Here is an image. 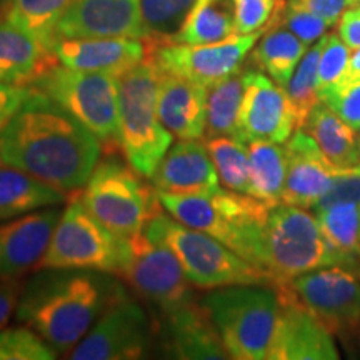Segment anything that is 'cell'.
<instances>
[{"instance_id":"6da1fadb","label":"cell","mask_w":360,"mask_h":360,"mask_svg":"<svg viewBox=\"0 0 360 360\" xmlns=\"http://www.w3.org/2000/svg\"><path fill=\"white\" fill-rule=\"evenodd\" d=\"M101 155L102 143L96 135L32 85L0 132L2 164L64 192L82 188Z\"/></svg>"},{"instance_id":"7a4b0ae2","label":"cell","mask_w":360,"mask_h":360,"mask_svg":"<svg viewBox=\"0 0 360 360\" xmlns=\"http://www.w3.org/2000/svg\"><path fill=\"white\" fill-rule=\"evenodd\" d=\"M129 295L112 272L37 269L22 285L17 321L32 328L57 354L70 352L110 305Z\"/></svg>"},{"instance_id":"3957f363","label":"cell","mask_w":360,"mask_h":360,"mask_svg":"<svg viewBox=\"0 0 360 360\" xmlns=\"http://www.w3.org/2000/svg\"><path fill=\"white\" fill-rule=\"evenodd\" d=\"M157 193L162 209L180 224L209 233L262 269V231L270 210L265 202L229 188L202 195Z\"/></svg>"},{"instance_id":"277c9868","label":"cell","mask_w":360,"mask_h":360,"mask_svg":"<svg viewBox=\"0 0 360 360\" xmlns=\"http://www.w3.org/2000/svg\"><path fill=\"white\" fill-rule=\"evenodd\" d=\"M200 304L229 357L269 360L281 314L276 287L262 283L220 287L202 297Z\"/></svg>"},{"instance_id":"5b68a950","label":"cell","mask_w":360,"mask_h":360,"mask_svg":"<svg viewBox=\"0 0 360 360\" xmlns=\"http://www.w3.org/2000/svg\"><path fill=\"white\" fill-rule=\"evenodd\" d=\"M143 232L174 252L188 282L197 289L214 290L249 283L276 285L267 272L242 259L217 238L180 224L162 210L148 220Z\"/></svg>"},{"instance_id":"8992f818","label":"cell","mask_w":360,"mask_h":360,"mask_svg":"<svg viewBox=\"0 0 360 360\" xmlns=\"http://www.w3.org/2000/svg\"><path fill=\"white\" fill-rule=\"evenodd\" d=\"M162 74L164 72L148 53L146 60L119 77L120 150L130 167L148 179L167 154L174 139L157 112Z\"/></svg>"},{"instance_id":"52a82bcc","label":"cell","mask_w":360,"mask_h":360,"mask_svg":"<svg viewBox=\"0 0 360 360\" xmlns=\"http://www.w3.org/2000/svg\"><path fill=\"white\" fill-rule=\"evenodd\" d=\"M332 265L350 269L323 237L314 214L289 204L270 207L262 231V270L276 285Z\"/></svg>"},{"instance_id":"ba28073f","label":"cell","mask_w":360,"mask_h":360,"mask_svg":"<svg viewBox=\"0 0 360 360\" xmlns=\"http://www.w3.org/2000/svg\"><path fill=\"white\" fill-rule=\"evenodd\" d=\"M80 200L98 222L122 238L141 233L162 210L155 187L147 186L137 170L115 157L97 164Z\"/></svg>"},{"instance_id":"9c48e42d","label":"cell","mask_w":360,"mask_h":360,"mask_svg":"<svg viewBox=\"0 0 360 360\" xmlns=\"http://www.w3.org/2000/svg\"><path fill=\"white\" fill-rule=\"evenodd\" d=\"M32 87L60 103L96 135L107 150L120 148L119 77L56 64L44 72Z\"/></svg>"},{"instance_id":"30bf717a","label":"cell","mask_w":360,"mask_h":360,"mask_svg":"<svg viewBox=\"0 0 360 360\" xmlns=\"http://www.w3.org/2000/svg\"><path fill=\"white\" fill-rule=\"evenodd\" d=\"M125 260V238L115 236L89 212L80 197L62 210L37 269H92L119 276Z\"/></svg>"},{"instance_id":"8fae6325","label":"cell","mask_w":360,"mask_h":360,"mask_svg":"<svg viewBox=\"0 0 360 360\" xmlns=\"http://www.w3.org/2000/svg\"><path fill=\"white\" fill-rule=\"evenodd\" d=\"M119 276L154 307L155 314L195 300L192 283L174 252L143 231L125 238V260Z\"/></svg>"},{"instance_id":"7c38bea8","label":"cell","mask_w":360,"mask_h":360,"mask_svg":"<svg viewBox=\"0 0 360 360\" xmlns=\"http://www.w3.org/2000/svg\"><path fill=\"white\" fill-rule=\"evenodd\" d=\"M264 32L233 34L231 37L212 44L188 45L177 42H148V53L165 74L192 80L212 87L220 80L242 70L247 56Z\"/></svg>"},{"instance_id":"4fadbf2b","label":"cell","mask_w":360,"mask_h":360,"mask_svg":"<svg viewBox=\"0 0 360 360\" xmlns=\"http://www.w3.org/2000/svg\"><path fill=\"white\" fill-rule=\"evenodd\" d=\"M155 327L146 309L127 295L110 305L82 340L70 350L72 360H135L147 357Z\"/></svg>"},{"instance_id":"5bb4252c","label":"cell","mask_w":360,"mask_h":360,"mask_svg":"<svg viewBox=\"0 0 360 360\" xmlns=\"http://www.w3.org/2000/svg\"><path fill=\"white\" fill-rule=\"evenodd\" d=\"M289 285L297 299L332 334L349 337L357 332L360 322V276L357 272L332 265L292 278Z\"/></svg>"},{"instance_id":"9a60e30c","label":"cell","mask_w":360,"mask_h":360,"mask_svg":"<svg viewBox=\"0 0 360 360\" xmlns=\"http://www.w3.org/2000/svg\"><path fill=\"white\" fill-rule=\"evenodd\" d=\"M295 130V115L285 89L262 70L245 69L237 139L245 143L255 141L285 143Z\"/></svg>"},{"instance_id":"2e32d148","label":"cell","mask_w":360,"mask_h":360,"mask_svg":"<svg viewBox=\"0 0 360 360\" xmlns=\"http://www.w3.org/2000/svg\"><path fill=\"white\" fill-rule=\"evenodd\" d=\"M274 287L281 300V314L269 360L339 359L334 334L297 299L289 282Z\"/></svg>"},{"instance_id":"e0dca14e","label":"cell","mask_w":360,"mask_h":360,"mask_svg":"<svg viewBox=\"0 0 360 360\" xmlns=\"http://www.w3.org/2000/svg\"><path fill=\"white\" fill-rule=\"evenodd\" d=\"M155 339L160 352L169 359H231L209 314L197 300L157 314Z\"/></svg>"},{"instance_id":"ac0fdd59","label":"cell","mask_w":360,"mask_h":360,"mask_svg":"<svg viewBox=\"0 0 360 360\" xmlns=\"http://www.w3.org/2000/svg\"><path fill=\"white\" fill-rule=\"evenodd\" d=\"M94 37L147 40L141 0H74L58 22L57 40Z\"/></svg>"},{"instance_id":"d6986e66","label":"cell","mask_w":360,"mask_h":360,"mask_svg":"<svg viewBox=\"0 0 360 360\" xmlns=\"http://www.w3.org/2000/svg\"><path fill=\"white\" fill-rule=\"evenodd\" d=\"M62 209H45L0 222V278H19L35 270L51 242Z\"/></svg>"},{"instance_id":"ffe728a7","label":"cell","mask_w":360,"mask_h":360,"mask_svg":"<svg viewBox=\"0 0 360 360\" xmlns=\"http://www.w3.org/2000/svg\"><path fill=\"white\" fill-rule=\"evenodd\" d=\"M287 177L281 204L312 209L326 195L337 170L321 147L299 129L285 142Z\"/></svg>"},{"instance_id":"44dd1931","label":"cell","mask_w":360,"mask_h":360,"mask_svg":"<svg viewBox=\"0 0 360 360\" xmlns=\"http://www.w3.org/2000/svg\"><path fill=\"white\" fill-rule=\"evenodd\" d=\"M58 64L75 70L122 77L148 56V42L130 37L58 39L53 45Z\"/></svg>"},{"instance_id":"7402d4cb","label":"cell","mask_w":360,"mask_h":360,"mask_svg":"<svg viewBox=\"0 0 360 360\" xmlns=\"http://www.w3.org/2000/svg\"><path fill=\"white\" fill-rule=\"evenodd\" d=\"M150 182L157 192L170 195H202L220 188L217 169L200 139L180 141L169 148Z\"/></svg>"},{"instance_id":"603a6c76","label":"cell","mask_w":360,"mask_h":360,"mask_svg":"<svg viewBox=\"0 0 360 360\" xmlns=\"http://www.w3.org/2000/svg\"><path fill=\"white\" fill-rule=\"evenodd\" d=\"M207 92L209 89L192 80L162 74L157 112L164 127L179 141H193L205 135Z\"/></svg>"},{"instance_id":"cb8c5ba5","label":"cell","mask_w":360,"mask_h":360,"mask_svg":"<svg viewBox=\"0 0 360 360\" xmlns=\"http://www.w3.org/2000/svg\"><path fill=\"white\" fill-rule=\"evenodd\" d=\"M56 64L58 60L52 51L8 20H0V82L30 87Z\"/></svg>"},{"instance_id":"d4e9b609","label":"cell","mask_w":360,"mask_h":360,"mask_svg":"<svg viewBox=\"0 0 360 360\" xmlns=\"http://www.w3.org/2000/svg\"><path fill=\"white\" fill-rule=\"evenodd\" d=\"M64 191L0 162V222L65 202Z\"/></svg>"},{"instance_id":"484cf974","label":"cell","mask_w":360,"mask_h":360,"mask_svg":"<svg viewBox=\"0 0 360 360\" xmlns=\"http://www.w3.org/2000/svg\"><path fill=\"white\" fill-rule=\"evenodd\" d=\"M317 142L335 169H352L360 164L354 129H350L327 103L314 107L302 127Z\"/></svg>"},{"instance_id":"4316f807","label":"cell","mask_w":360,"mask_h":360,"mask_svg":"<svg viewBox=\"0 0 360 360\" xmlns=\"http://www.w3.org/2000/svg\"><path fill=\"white\" fill-rule=\"evenodd\" d=\"M310 45L282 25L267 29L259 44L252 49V64L267 74L274 82L285 87Z\"/></svg>"},{"instance_id":"83f0119b","label":"cell","mask_w":360,"mask_h":360,"mask_svg":"<svg viewBox=\"0 0 360 360\" xmlns=\"http://www.w3.org/2000/svg\"><path fill=\"white\" fill-rule=\"evenodd\" d=\"M249 195L274 207L282 202L287 177L285 147L277 142H249Z\"/></svg>"},{"instance_id":"f1b7e54d","label":"cell","mask_w":360,"mask_h":360,"mask_svg":"<svg viewBox=\"0 0 360 360\" xmlns=\"http://www.w3.org/2000/svg\"><path fill=\"white\" fill-rule=\"evenodd\" d=\"M233 34L237 32L232 0H195L186 22L169 42L212 44Z\"/></svg>"},{"instance_id":"f546056e","label":"cell","mask_w":360,"mask_h":360,"mask_svg":"<svg viewBox=\"0 0 360 360\" xmlns=\"http://www.w3.org/2000/svg\"><path fill=\"white\" fill-rule=\"evenodd\" d=\"M74 0H12L6 20L53 52L57 27Z\"/></svg>"},{"instance_id":"4dcf8cb0","label":"cell","mask_w":360,"mask_h":360,"mask_svg":"<svg viewBox=\"0 0 360 360\" xmlns=\"http://www.w3.org/2000/svg\"><path fill=\"white\" fill-rule=\"evenodd\" d=\"M242 98H244V70L209 87L205 139L222 137V135L237 137Z\"/></svg>"},{"instance_id":"1f68e13d","label":"cell","mask_w":360,"mask_h":360,"mask_svg":"<svg viewBox=\"0 0 360 360\" xmlns=\"http://www.w3.org/2000/svg\"><path fill=\"white\" fill-rule=\"evenodd\" d=\"M327 35V34H326ZM326 35L314 42L304 53L302 60L299 62L297 69L285 85V92L289 96L292 110L295 115V127L297 130L302 129L305 120L310 115V112L319 102V60L326 44Z\"/></svg>"},{"instance_id":"d6a6232c","label":"cell","mask_w":360,"mask_h":360,"mask_svg":"<svg viewBox=\"0 0 360 360\" xmlns=\"http://www.w3.org/2000/svg\"><path fill=\"white\" fill-rule=\"evenodd\" d=\"M219 180L229 191L249 193V147L237 137L205 139Z\"/></svg>"},{"instance_id":"836d02e7","label":"cell","mask_w":360,"mask_h":360,"mask_svg":"<svg viewBox=\"0 0 360 360\" xmlns=\"http://www.w3.org/2000/svg\"><path fill=\"white\" fill-rule=\"evenodd\" d=\"M195 0H141L147 40L164 44L172 40L186 22Z\"/></svg>"},{"instance_id":"e575fe53","label":"cell","mask_w":360,"mask_h":360,"mask_svg":"<svg viewBox=\"0 0 360 360\" xmlns=\"http://www.w3.org/2000/svg\"><path fill=\"white\" fill-rule=\"evenodd\" d=\"M285 6V0H232L236 32L242 35L265 32L278 24Z\"/></svg>"},{"instance_id":"d590c367","label":"cell","mask_w":360,"mask_h":360,"mask_svg":"<svg viewBox=\"0 0 360 360\" xmlns=\"http://www.w3.org/2000/svg\"><path fill=\"white\" fill-rule=\"evenodd\" d=\"M57 352L29 327L0 330V360H53Z\"/></svg>"},{"instance_id":"8d00e7d4","label":"cell","mask_w":360,"mask_h":360,"mask_svg":"<svg viewBox=\"0 0 360 360\" xmlns=\"http://www.w3.org/2000/svg\"><path fill=\"white\" fill-rule=\"evenodd\" d=\"M352 51L337 34H327L319 60V98L334 90L345 80Z\"/></svg>"},{"instance_id":"74e56055","label":"cell","mask_w":360,"mask_h":360,"mask_svg":"<svg viewBox=\"0 0 360 360\" xmlns=\"http://www.w3.org/2000/svg\"><path fill=\"white\" fill-rule=\"evenodd\" d=\"M321 101L327 103L337 115L354 129L360 130V79L344 80L334 90L326 94Z\"/></svg>"},{"instance_id":"f35d334b","label":"cell","mask_w":360,"mask_h":360,"mask_svg":"<svg viewBox=\"0 0 360 360\" xmlns=\"http://www.w3.org/2000/svg\"><path fill=\"white\" fill-rule=\"evenodd\" d=\"M277 25L285 27L287 30H290L292 34L297 35L307 45H312L319 39H322L327 34L328 27H330L322 17L305 11L302 7H297L290 2H287L285 11L282 12Z\"/></svg>"},{"instance_id":"ab89813d","label":"cell","mask_w":360,"mask_h":360,"mask_svg":"<svg viewBox=\"0 0 360 360\" xmlns=\"http://www.w3.org/2000/svg\"><path fill=\"white\" fill-rule=\"evenodd\" d=\"M335 204H359L360 205V174L350 172L349 169L337 170L332 179L330 187L326 195L312 207L314 210H322Z\"/></svg>"},{"instance_id":"60d3db41","label":"cell","mask_w":360,"mask_h":360,"mask_svg":"<svg viewBox=\"0 0 360 360\" xmlns=\"http://www.w3.org/2000/svg\"><path fill=\"white\" fill-rule=\"evenodd\" d=\"M289 2L322 17L330 27L339 22L345 11L360 7V0H289Z\"/></svg>"},{"instance_id":"b9f144b4","label":"cell","mask_w":360,"mask_h":360,"mask_svg":"<svg viewBox=\"0 0 360 360\" xmlns=\"http://www.w3.org/2000/svg\"><path fill=\"white\" fill-rule=\"evenodd\" d=\"M30 87L0 82V132L25 101Z\"/></svg>"},{"instance_id":"7bdbcfd3","label":"cell","mask_w":360,"mask_h":360,"mask_svg":"<svg viewBox=\"0 0 360 360\" xmlns=\"http://www.w3.org/2000/svg\"><path fill=\"white\" fill-rule=\"evenodd\" d=\"M22 290L19 278H0V330L6 328L8 319L17 309Z\"/></svg>"},{"instance_id":"ee69618b","label":"cell","mask_w":360,"mask_h":360,"mask_svg":"<svg viewBox=\"0 0 360 360\" xmlns=\"http://www.w3.org/2000/svg\"><path fill=\"white\" fill-rule=\"evenodd\" d=\"M337 35L350 51L360 49V8L354 7L344 12L337 22Z\"/></svg>"},{"instance_id":"f6af8a7d","label":"cell","mask_w":360,"mask_h":360,"mask_svg":"<svg viewBox=\"0 0 360 360\" xmlns=\"http://www.w3.org/2000/svg\"><path fill=\"white\" fill-rule=\"evenodd\" d=\"M354 79H360V49L354 51L352 56H350L349 70H347V75H345V80H354Z\"/></svg>"},{"instance_id":"bcb514c9","label":"cell","mask_w":360,"mask_h":360,"mask_svg":"<svg viewBox=\"0 0 360 360\" xmlns=\"http://www.w3.org/2000/svg\"><path fill=\"white\" fill-rule=\"evenodd\" d=\"M11 6H12V0H0V17H4V19H6Z\"/></svg>"},{"instance_id":"7dc6e473","label":"cell","mask_w":360,"mask_h":360,"mask_svg":"<svg viewBox=\"0 0 360 360\" xmlns=\"http://www.w3.org/2000/svg\"><path fill=\"white\" fill-rule=\"evenodd\" d=\"M355 142H357V150H359V155H360V130L357 132V137H355Z\"/></svg>"},{"instance_id":"c3c4849f","label":"cell","mask_w":360,"mask_h":360,"mask_svg":"<svg viewBox=\"0 0 360 360\" xmlns=\"http://www.w3.org/2000/svg\"><path fill=\"white\" fill-rule=\"evenodd\" d=\"M350 172H354V174H360V164L359 165H355V167H352V169H349Z\"/></svg>"},{"instance_id":"681fc988","label":"cell","mask_w":360,"mask_h":360,"mask_svg":"<svg viewBox=\"0 0 360 360\" xmlns=\"http://www.w3.org/2000/svg\"><path fill=\"white\" fill-rule=\"evenodd\" d=\"M357 334H359V337H360V322H359V328H357Z\"/></svg>"},{"instance_id":"f907efd6","label":"cell","mask_w":360,"mask_h":360,"mask_svg":"<svg viewBox=\"0 0 360 360\" xmlns=\"http://www.w3.org/2000/svg\"><path fill=\"white\" fill-rule=\"evenodd\" d=\"M4 19V17H0V20H2Z\"/></svg>"},{"instance_id":"816d5d0a","label":"cell","mask_w":360,"mask_h":360,"mask_svg":"<svg viewBox=\"0 0 360 360\" xmlns=\"http://www.w3.org/2000/svg\"><path fill=\"white\" fill-rule=\"evenodd\" d=\"M359 8H360V7H359Z\"/></svg>"}]
</instances>
